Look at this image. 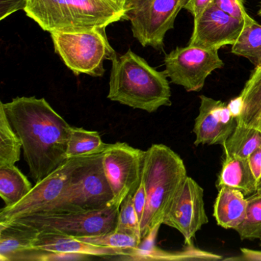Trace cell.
Instances as JSON below:
<instances>
[{
	"label": "cell",
	"mask_w": 261,
	"mask_h": 261,
	"mask_svg": "<svg viewBox=\"0 0 261 261\" xmlns=\"http://www.w3.org/2000/svg\"><path fill=\"white\" fill-rule=\"evenodd\" d=\"M207 223L204 190L193 178L187 176L163 224L176 229L182 234L186 245H191L197 232Z\"/></svg>",
	"instance_id": "obj_12"
},
{
	"label": "cell",
	"mask_w": 261,
	"mask_h": 261,
	"mask_svg": "<svg viewBox=\"0 0 261 261\" xmlns=\"http://www.w3.org/2000/svg\"><path fill=\"white\" fill-rule=\"evenodd\" d=\"M216 186L218 189L222 186L233 188L249 196L257 192L248 160L237 155H224Z\"/></svg>",
	"instance_id": "obj_19"
},
{
	"label": "cell",
	"mask_w": 261,
	"mask_h": 261,
	"mask_svg": "<svg viewBox=\"0 0 261 261\" xmlns=\"http://www.w3.org/2000/svg\"><path fill=\"white\" fill-rule=\"evenodd\" d=\"M50 35L56 54L76 75L84 74L102 77L105 72V61H112L117 56L108 42L106 28L79 32L55 31Z\"/></svg>",
	"instance_id": "obj_5"
},
{
	"label": "cell",
	"mask_w": 261,
	"mask_h": 261,
	"mask_svg": "<svg viewBox=\"0 0 261 261\" xmlns=\"http://www.w3.org/2000/svg\"><path fill=\"white\" fill-rule=\"evenodd\" d=\"M77 239L94 245L117 249L123 251L129 249L137 248L141 242V240L134 235L116 230L103 234L84 237Z\"/></svg>",
	"instance_id": "obj_27"
},
{
	"label": "cell",
	"mask_w": 261,
	"mask_h": 261,
	"mask_svg": "<svg viewBox=\"0 0 261 261\" xmlns=\"http://www.w3.org/2000/svg\"><path fill=\"white\" fill-rule=\"evenodd\" d=\"M213 1L214 0H189L187 5L185 7V10L190 13L193 16L194 20H195L202 14L203 12Z\"/></svg>",
	"instance_id": "obj_33"
},
{
	"label": "cell",
	"mask_w": 261,
	"mask_h": 261,
	"mask_svg": "<svg viewBox=\"0 0 261 261\" xmlns=\"http://www.w3.org/2000/svg\"><path fill=\"white\" fill-rule=\"evenodd\" d=\"M161 226H156L147 236L142 239L137 248L125 250L120 259L125 260H219L224 258L216 253H211L197 248L193 244L186 245L185 250L180 251H167L158 248L155 240Z\"/></svg>",
	"instance_id": "obj_15"
},
{
	"label": "cell",
	"mask_w": 261,
	"mask_h": 261,
	"mask_svg": "<svg viewBox=\"0 0 261 261\" xmlns=\"http://www.w3.org/2000/svg\"><path fill=\"white\" fill-rule=\"evenodd\" d=\"M12 127L22 142L24 160L38 183L68 160L71 127L45 98L15 97L0 102Z\"/></svg>",
	"instance_id": "obj_1"
},
{
	"label": "cell",
	"mask_w": 261,
	"mask_h": 261,
	"mask_svg": "<svg viewBox=\"0 0 261 261\" xmlns=\"http://www.w3.org/2000/svg\"><path fill=\"white\" fill-rule=\"evenodd\" d=\"M33 186L15 165L0 166V196L5 207H12L25 198Z\"/></svg>",
	"instance_id": "obj_22"
},
{
	"label": "cell",
	"mask_w": 261,
	"mask_h": 261,
	"mask_svg": "<svg viewBox=\"0 0 261 261\" xmlns=\"http://www.w3.org/2000/svg\"><path fill=\"white\" fill-rule=\"evenodd\" d=\"M120 208L108 206L100 210L33 214L15 220L36 227L39 231L55 232L75 238L96 236L114 231Z\"/></svg>",
	"instance_id": "obj_8"
},
{
	"label": "cell",
	"mask_w": 261,
	"mask_h": 261,
	"mask_svg": "<svg viewBox=\"0 0 261 261\" xmlns=\"http://www.w3.org/2000/svg\"><path fill=\"white\" fill-rule=\"evenodd\" d=\"M214 4L231 17L244 22L247 14L244 7V0H214Z\"/></svg>",
	"instance_id": "obj_29"
},
{
	"label": "cell",
	"mask_w": 261,
	"mask_h": 261,
	"mask_svg": "<svg viewBox=\"0 0 261 261\" xmlns=\"http://www.w3.org/2000/svg\"><path fill=\"white\" fill-rule=\"evenodd\" d=\"M250 170L256 181L257 192L261 189V147L258 148L247 158Z\"/></svg>",
	"instance_id": "obj_30"
},
{
	"label": "cell",
	"mask_w": 261,
	"mask_h": 261,
	"mask_svg": "<svg viewBox=\"0 0 261 261\" xmlns=\"http://www.w3.org/2000/svg\"><path fill=\"white\" fill-rule=\"evenodd\" d=\"M189 0H133L127 6L125 20L131 24L134 37L143 47L164 48L166 33Z\"/></svg>",
	"instance_id": "obj_7"
},
{
	"label": "cell",
	"mask_w": 261,
	"mask_h": 261,
	"mask_svg": "<svg viewBox=\"0 0 261 261\" xmlns=\"http://www.w3.org/2000/svg\"><path fill=\"white\" fill-rule=\"evenodd\" d=\"M22 149V140L0 105V166L16 164L20 160Z\"/></svg>",
	"instance_id": "obj_25"
},
{
	"label": "cell",
	"mask_w": 261,
	"mask_h": 261,
	"mask_svg": "<svg viewBox=\"0 0 261 261\" xmlns=\"http://www.w3.org/2000/svg\"><path fill=\"white\" fill-rule=\"evenodd\" d=\"M166 74L172 83L188 92L201 91L207 77L224 66L218 50L199 47H177L165 56Z\"/></svg>",
	"instance_id": "obj_11"
},
{
	"label": "cell",
	"mask_w": 261,
	"mask_h": 261,
	"mask_svg": "<svg viewBox=\"0 0 261 261\" xmlns=\"http://www.w3.org/2000/svg\"><path fill=\"white\" fill-rule=\"evenodd\" d=\"M133 0H126V3H127V6L132 2Z\"/></svg>",
	"instance_id": "obj_36"
},
{
	"label": "cell",
	"mask_w": 261,
	"mask_h": 261,
	"mask_svg": "<svg viewBox=\"0 0 261 261\" xmlns=\"http://www.w3.org/2000/svg\"><path fill=\"white\" fill-rule=\"evenodd\" d=\"M199 99V111L193 128L194 144L224 146L236 127L237 117L221 100L204 95Z\"/></svg>",
	"instance_id": "obj_14"
},
{
	"label": "cell",
	"mask_w": 261,
	"mask_h": 261,
	"mask_svg": "<svg viewBox=\"0 0 261 261\" xmlns=\"http://www.w3.org/2000/svg\"><path fill=\"white\" fill-rule=\"evenodd\" d=\"M88 157L68 159L59 169L36 183L30 193L17 204L3 207L0 210V223L10 222L48 210L64 195L76 171Z\"/></svg>",
	"instance_id": "obj_9"
},
{
	"label": "cell",
	"mask_w": 261,
	"mask_h": 261,
	"mask_svg": "<svg viewBox=\"0 0 261 261\" xmlns=\"http://www.w3.org/2000/svg\"><path fill=\"white\" fill-rule=\"evenodd\" d=\"M222 146L224 155L247 159L261 147V130L237 123L234 130Z\"/></svg>",
	"instance_id": "obj_23"
},
{
	"label": "cell",
	"mask_w": 261,
	"mask_h": 261,
	"mask_svg": "<svg viewBox=\"0 0 261 261\" xmlns=\"http://www.w3.org/2000/svg\"><path fill=\"white\" fill-rule=\"evenodd\" d=\"M241 256L240 257L227 258L226 259H241V260H260L261 250H251L248 248H241Z\"/></svg>",
	"instance_id": "obj_34"
},
{
	"label": "cell",
	"mask_w": 261,
	"mask_h": 261,
	"mask_svg": "<svg viewBox=\"0 0 261 261\" xmlns=\"http://www.w3.org/2000/svg\"><path fill=\"white\" fill-rule=\"evenodd\" d=\"M27 6V0H1V17L4 20L7 16L19 10H23Z\"/></svg>",
	"instance_id": "obj_31"
},
{
	"label": "cell",
	"mask_w": 261,
	"mask_h": 261,
	"mask_svg": "<svg viewBox=\"0 0 261 261\" xmlns=\"http://www.w3.org/2000/svg\"><path fill=\"white\" fill-rule=\"evenodd\" d=\"M244 22L229 16L214 3L194 20V29L189 45L205 49L219 50L234 44L242 30Z\"/></svg>",
	"instance_id": "obj_13"
},
{
	"label": "cell",
	"mask_w": 261,
	"mask_h": 261,
	"mask_svg": "<svg viewBox=\"0 0 261 261\" xmlns=\"http://www.w3.org/2000/svg\"><path fill=\"white\" fill-rule=\"evenodd\" d=\"M39 232L19 221L0 223V260L18 261L21 255L34 248Z\"/></svg>",
	"instance_id": "obj_16"
},
{
	"label": "cell",
	"mask_w": 261,
	"mask_h": 261,
	"mask_svg": "<svg viewBox=\"0 0 261 261\" xmlns=\"http://www.w3.org/2000/svg\"><path fill=\"white\" fill-rule=\"evenodd\" d=\"M146 202V191H145L144 184L142 181L140 187L138 188L135 194L133 195V204H134V208H135L140 222H141L142 218L144 215Z\"/></svg>",
	"instance_id": "obj_32"
},
{
	"label": "cell",
	"mask_w": 261,
	"mask_h": 261,
	"mask_svg": "<svg viewBox=\"0 0 261 261\" xmlns=\"http://www.w3.org/2000/svg\"><path fill=\"white\" fill-rule=\"evenodd\" d=\"M108 98L148 113L171 106L166 71H159L131 49L112 61Z\"/></svg>",
	"instance_id": "obj_2"
},
{
	"label": "cell",
	"mask_w": 261,
	"mask_h": 261,
	"mask_svg": "<svg viewBox=\"0 0 261 261\" xmlns=\"http://www.w3.org/2000/svg\"><path fill=\"white\" fill-rule=\"evenodd\" d=\"M116 230L134 235L142 241L140 221L133 204L132 195L126 197L120 205Z\"/></svg>",
	"instance_id": "obj_28"
},
{
	"label": "cell",
	"mask_w": 261,
	"mask_h": 261,
	"mask_svg": "<svg viewBox=\"0 0 261 261\" xmlns=\"http://www.w3.org/2000/svg\"><path fill=\"white\" fill-rule=\"evenodd\" d=\"M257 15L259 16H261V3H260V5H259V10H258Z\"/></svg>",
	"instance_id": "obj_35"
},
{
	"label": "cell",
	"mask_w": 261,
	"mask_h": 261,
	"mask_svg": "<svg viewBox=\"0 0 261 261\" xmlns=\"http://www.w3.org/2000/svg\"><path fill=\"white\" fill-rule=\"evenodd\" d=\"M240 97L242 105L237 122L261 130V65L251 71Z\"/></svg>",
	"instance_id": "obj_20"
},
{
	"label": "cell",
	"mask_w": 261,
	"mask_h": 261,
	"mask_svg": "<svg viewBox=\"0 0 261 261\" xmlns=\"http://www.w3.org/2000/svg\"><path fill=\"white\" fill-rule=\"evenodd\" d=\"M187 176L184 162L169 146L152 144L145 151L142 181L146 202L140 222L142 239L163 224Z\"/></svg>",
	"instance_id": "obj_4"
},
{
	"label": "cell",
	"mask_w": 261,
	"mask_h": 261,
	"mask_svg": "<svg viewBox=\"0 0 261 261\" xmlns=\"http://www.w3.org/2000/svg\"><path fill=\"white\" fill-rule=\"evenodd\" d=\"M113 198L103 171L101 152L89 155L76 171L64 195L48 210L41 213L100 210L111 206Z\"/></svg>",
	"instance_id": "obj_6"
},
{
	"label": "cell",
	"mask_w": 261,
	"mask_h": 261,
	"mask_svg": "<svg viewBox=\"0 0 261 261\" xmlns=\"http://www.w3.org/2000/svg\"><path fill=\"white\" fill-rule=\"evenodd\" d=\"M259 245L261 246V239H260V244H259Z\"/></svg>",
	"instance_id": "obj_38"
},
{
	"label": "cell",
	"mask_w": 261,
	"mask_h": 261,
	"mask_svg": "<svg viewBox=\"0 0 261 261\" xmlns=\"http://www.w3.org/2000/svg\"><path fill=\"white\" fill-rule=\"evenodd\" d=\"M108 146L97 131L71 126L67 149V158L89 156L101 153Z\"/></svg>",
	"instance_id": "obj_24"
},
{
	"label": "cell",
	"mask_w": 261,
	"mask_h": 261,
	"mask_svg": "<svg viewBox=\"0 0 261 261\" xmlns=\"http://www.w3.org/2000/svg\"><path fill=\"white\" fill-rule=\"evenodd\" d=\"M145 151L117 142L102 152L103 171L113 192L111 206L120 208L125 198L134 195L143 176Z\"/></svg>",
	"instance_id": "obj_10"
},
{
	"label": "cell",
	"mask_w": 261,
	"mask_h": 261,
	"mask_svg": "<svg viewBox=\"0 0 261 261\" xmlns=\"http://www.w3.org/2000/svg\"><path fill=\"white\" fill-rule=\"evenodd\" d=\"M247 201L245 218L235 230L241 240L261 239V194L250 195Z\"/></svg>",
	"instance_id": "obj_26"
},
{
	"label": "cell",
	"mask_w": 261,
	"mask_h": 261,
	"mask_svg": "<svg viewBox=\"0 0 261 261\" xmlns=\"http://www.w3.org/2000/svg\"><path fill=\"white\" fill-rule=\"evenodd\" d=\"M34 247L49 251L82 253L101 257L121 256L124 253L123 250L94 245L69 235L49 231L39 232Z\"/></svg>",
	"instance_id": "obj_17"
},
{
	"label": "cell",
	"mask_w": 261,
	"mask_h": 261,
	"mask_svg": "<svg viewBox=\"0 0 261 261\" xmlns=\"http://www.w3.org/2000/svg\"><path fill=\"white\" fill-rule=\"evenodd\" d=\"M231 53L245 58L254 68L261 65V25L247 13L238 39L231 47Z\"/></svg>",
	"instance_id": "obj_21"
},
{
	"label": "cell",
	"mask_w": 261,
	"mask_h": 261,
	"mask_svg": "<svg viewBox=\"0 0 261 261\" xmlns=\"http://www.w3.org/2000/svg\"><path fill=\"white\" fill-rule=\"evenodd\" d=\"M25 14L44 31L107 28L125 20L126 0H27Z\"/></svg>",
	"instance_id": "obj_3"
},
{
	"label": "cell",
	"mask_w": 261,
	"mask_h": 261,
	"mask_svg": "<svg viewBox=\"0 0 261 261\" xmlns=\"http://www.w3.org/2000/svg\"><path fill=\"white\" fill-rule=\"evenodd\" d=\"M258 192V193L261 194V189H259V191H258V192Z\"/></svg>",
	"instance_id": "obj_37"
},
{
	"label": "cell",
	"mask_w": 261,
	"mask_h": 261,
	"mask_svg": "<svg viewBox=\"0 0 261 261\" xmlns=\"http://www.w3.org/2000/svg\"><path fill=\"white\" fill-rule=\"evenodd\" d=\"M214 204V217L218 225L224 229H235L244 221L248 201L241 191L222 186Z\"/></svg>",
	"instance_id": "obj_18"
}]
</instances>
